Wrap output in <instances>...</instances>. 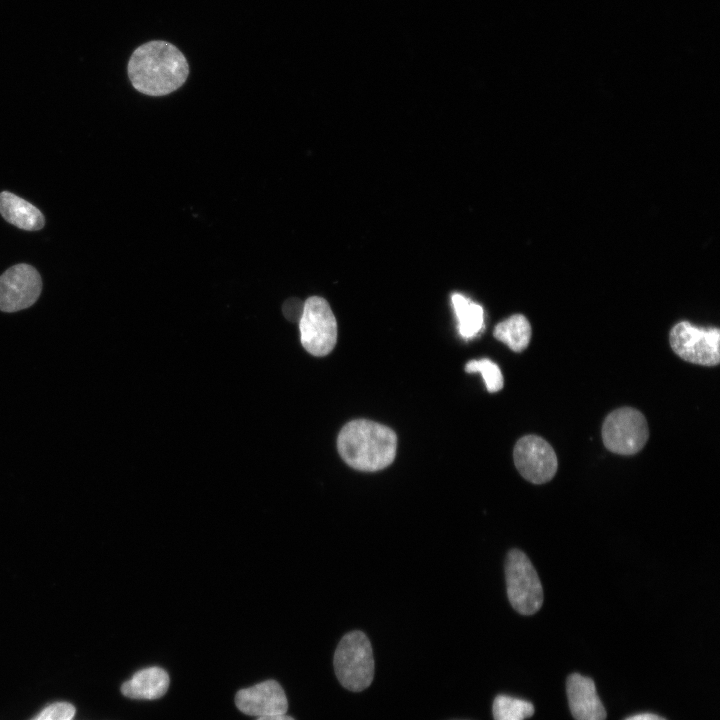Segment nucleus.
<instances>
[{
	"mask_svg": "<svg viewBox=\"0 0 720 720\" xmlns=\"http://www.w3.org/2000/svg\"><path fill=\"white\" fill-rule=\"evenodd\" d=\"M41 290V276L35 267L26 263L13 265L0 276V310H24L37 301Z\"/></svg>",
	"mask_w": 720,
	"mask_h": 720,
	"instance_id": "nucleus-9",
	"label": "nucleus"
},
{
	"mask_svg": "<svg viewBox=\"0 0 720 720\" xmlns=\"http://www.w3.org/2000/svg\"><path fill=\"white\" fill-rule=\"evenodd\" d=\"M649 428L644 415L635 408L622 407L612 411L604 420L602 439L612 453L630 456L645 446Z\"/></svg>",
	"mask_w": 720,
	"mask_h": 720,
	"instance_id": "nucleus-5",
	"label": "nucleus"
},
{
	"mask_svg": "<svg viewBox=\"0 0 720 720\" xmlns=\"http://www.w3.org/2000/svg\"><path fill=\"white\" fill-rule=\"evenodd\" d=\"M504 571L507 597L512 608L525 616L538 612L544 600L543 587L528 556L520 549L509 550Z\"/></svg>",
	"mask_w": 720,
	"mask_h": 720,
	"instance_id": "nucleus-4",
	"label": "nucleus"
},
{
	"mask_svg": "<svg viewBox=\"0 0 720 720\" xmlns=\"http://www.w3.org/2000/svg\"><path fill=\"white\" fill-rule=\"evenodd\" d=\"M467 373L480 372L484 379L486 388L489 392L494 393L503 388V375L498 365L490 359L483 358L479 360H470L465 365Z\"/></svg>",
	"mask_w": 720,
	"mask_h": 720,
	"instance_id": "nucleus-17",
	"label": "nucleus"
},
{
	"mask_svg": "<svg viewBox=\"0 0 720 720\" xmlns=\"http://www.w3.org/2000/svg\"><path fill=\"white\" fill-rule=\"evenodd\" d=\"M451 302L458 319L459 334L465 339L478 335L484 326L482 306L459 293L452 294Z\"/></svg>",
	"mask_w": 720,
	"mask_h": 720,
	"instance_id": "nucleus-14",
	"label": "nucleus"
},
{
	"mask_svg": "<svg viewBox=\"0 0 720 720\" xmlns=\"http://www.w3.org/2000/svg\"><path fill=\"white\" fill-rule=\"evenodd\" d=\"M513 459L520 475L537 485L552 480L558 469V459L554 449L545 439L537 435L521 437L514 446Z\"/></svg>",
	"mask_w": 720,
	"mask_h": 720,
	"instance_id": "nucleus-8",
	"label": "nucleus"
},
{
	"mask_svg": "<svg viewBox=\"0 0 720 720\" xmlns=\"http://www.w3.org/2000/svg\"><path fill=\"white\" fill-rule=\"evenodd\" d=\"M75 714L73 705L57 702L47 706L32 720H71Z\"/></svg>",
	"mask_w": 720,
	"mask_h": 720,
	"instance_id": "nucleus-18",
	"label": "nucleus"
},
{
	"mask_svg": "<svg viewBox=\"0 0 720 720\" xmlns=\"http://www.w3.org/2000/svg\"><path fill=\"white\" fill-rule=\"evenodd\" d=\"M569 707L576 720H605L606 710L591 678L578 673L567 679Z\"/></svg>",
	"mask_w": 720,
	"mask_h": 720,
	"instance_id": "nucleus-11",
	"label": "nucleus"
},
{
	"mask_svg": "<svg viewBox=\"0 0 720 720\" xmlns=\"http://www.w3.org/2000/svg\"><path fill=\"white\" fill-rule=\"evenodd\" d=\"M337 450L351 468L376 472L388 467L395 459L397 435L389 427L367 419L345 424L337 437Z\"/></svg>",
	"mask_w": 720,
	"mask_h": 720,
	"instance_id": "nucleus-2",
	"label": "nucleus"
},
{
	"mask_svg": "<svg viewBox=\"0 0 720 720\" xmlns=\"http://www.w3.org/2000/svg\"><path fill=\"white\" fill-rule=\"evenodd\" d=\"M257 720H294V719L291 716L287 715L286 713H283V714H275V715L258 717Z\"/></svg>",
	"mask_w": 720,
	"mask_h": 720,
	"instance_id": "nucleus-21",
	"label": "nucleus"
},
{
	"mask_svg": "<svg viewBox=\"0 0 720 720\" xmlns=\"http://www.w3.org/2000/svg\"><path fill=\"white\" fill-rule=\"evenodd\" d=\"M531 334V325L522 314H514L499 322L493 331V336L514 352H522L527 348Z\"/></svg>",
	"mask_w": 720,
	"mask_h": 720,
	"instance_id": "nucleus-15",
	"label": "nucleus"
},
{
	"mask_svg": "<svg viewBox=\"0 0 720 720\" xmlns=\"http://www.w3.org/2000/svg\"><path fill=\"white\" fill-rule=\"evenodd\" d=\"M625 720H665V719L658 715H655V714L643 713V714L633 715Z\"/></svg>",
	"mask_w": 720,
	"mask_h": 720,
	"instance_id": "nucleus-20",
	"label": "nucleus"
},
{
	"mask_svg": "<svg viewBox=\"0 0 720 720\" xmlns=\"http://www.w3.org/2000/svg\"><path fill=\"white\" fill-rule=\"evenodd\" d=\"M298 323L300 341L307 352L314 356H325L333 350L337 341V322L324 298L309 297L304 302Z\"/></svg>",
	"mask_w": 720,
	"mask_h": 720,
	"instance_id": "nucleus-6",
	"label": "nucleus"
},
{
	"mask_svg": "<svg viewBox=\"0 0 720 720\" xmlns=\"http://www.w3.org/2000/svg\"><path fill=\"white\" fill-rule=\"evenodd\" d=\"M127 72L132 86L148 96L168 95L180 88L189 75L184 54L164 40L148 41L130 56Z\"/></svg>",
	"mask_w": 720,
	"mask_h": 720,
	"instance_id": "nucleus-1",
	"label": "nucleus"
},
{
	"mask_svg": "<svg viewBox=\"0 0 720 720\" xmlns=\"http://www.w3.org/2000/svg\"><path fill=\"white\" fill-rule=\"evenodd\" d=\"M719 340L718 328L704 329L688 321L677 323L669 334L670 346L675 354L687 362L703 366L719 364Z\"/></svg>",
	"mask_w": 720,
	"mask_h": 720,
	"instance_id": "nucleus-7",
	"label": "nucleus"
},
{
	"mask_svg": "<svg viewBox=\"0 0 720 720\" xmlns=\"http://www.w3.org/2000/svg\"><path fill=\"white\" fill-rule=\"evenodd\" d=\"M0 214L10 224L27 231L43 228L42 212L23 198L8 192H0Z\"/></svg>",
	"mask_w": 720,
	"mask_h": 720,
	"instance_id": "nucleus-13",
	"label": "nucleus"
},
{
	"mask_svg": "<svg viewBox=\"0 0 720 720\" xmlns=\"http://www.w3.org/2000/svg\"><path fill=\"white\" fill-rule=\"evenodd\" d=\"M494 720H524L534 714L531 702L508 695L495 697L492 706Z\"/></svg>",
	"mask_w": 720,
	"mask_h": 720,
	"instance_id": "nucleus-16",
	"label": "nucleus"
},
{
	"mask_svg": "<svg viewBox=\"0 0 720 720\" xmlns=\"http://www.w3.org/2000/svg\"><path fill=\"white\" fill-rule=\"evenodd\" d=\"M235 704L244 714L257 717L283 714L288 709L286 694L274 680L239 690L235 696Z\"/></svg>",
	"mask_w": 720,
	"mask_h": 720,
	"instance_id": "nucleus-10",
	"label": "nucleus"
},
{
	"mask_svg": "<svg viewBox=\"0 0 720 720\" xmlns=\"http://www.w3.org/2000/svg\"><path fill=\"white\" fill-rule=\"evenodd\" d=\"M169 676L160 667H149L136 672L122 684L121 692L132 699L153 700L162 697L168 690Z\"/></svg>",
	"mask_w": 720,
	"mask_h": 720,
	"instance_id": "nucleus-12",
	"label": "nucleus"
},
{
	"mask_svg": "<svg viewBox=\"0 0 720 720\" xmlns=\"http://www.w3.org/2000/svg\"><path fill=\"white\" fill-rule=\"evenodd\" d=\"M334 670L340 684L349 691L360 692L374 678V657L371 643L362 631L346 633L338 643Z\"/></svg>",
	"mask_w": 720,
	"mask_h": 720,
	"instance_id": "nucleus-3",
	"label": "nucleus"
},
{
	"mask_svg": "<svg viewBox=\"0 0 720 720\" xmlns=\"http://www.w3.org/2000/svg\"><path fill=\"white\" fill-rule=\"evenodd\" d=\"M304 309V303L298 298H290L283 304L284 316L292 322H299Z\"/></svg>",
	"mask_w": 720,
	"mask_h": 720,
	"instance_id": "nucleus-19",
	"label": "nucleus"
}]
</instances>
